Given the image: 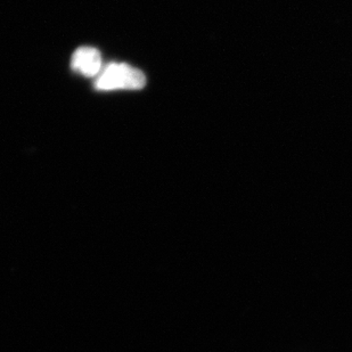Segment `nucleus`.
I'll list each match as a JSON object with an SVG mask.
<instances>
[{
  "label": "nucleus",
  "mask_w": 352,
  "mask_h": 352,
  "mask_svg": "<svg viewBox=\"0 0 352 352\" xmlns=\"http://www.w3.org/2000/svg\"><path fill=\"white\" fill-rule=\"evenodd\" d=\"M146 85V77L142 71L128 64L111 63L95 81L98 90L142 89Z\"/></svg>",
  "instance_id": "obj_1"
},
{
  "label": "nucleus",
  "mask_w": 352,
  "mask_h": 352,
  "mask_svg": "<svg viewBox=\"0 0 352 352\" xmlns=\"http://www.w3.org/2000/svg\"><path fill=\"white\" fill-rule=\"evenodd\" d=\"M72 69L86 77H95L100 74L102 57L98 50L91 47H81L76 50L71 62Z\"/></svg>",
  "instance_id": "obj_2"
}]
</instances>
